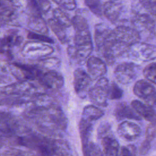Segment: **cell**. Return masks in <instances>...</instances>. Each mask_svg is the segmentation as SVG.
<instances>
[{"mask_svg": "<svg viewBox=\"0 0 156 156\" xmlns=\"http://www.w3.org/2000/svg\"><path fill=\"white\" fill-rule=\"evenodd\" d=\"M27 116L34 121L38 128L45 132L65 130L68 125L64 113L54 104L49 106L35 104L29 109Z\"/></svg>", "mask_w": 156, "mask_h": 156, "instance_id": "obj_1", "label": "cell"}, {"mask_svg": "<svg viewBox=\"0 0 156 156\" xmlns=\"http://www.w3.org/2000/svg\"><path fill=\"white\" fill-rule=\"evenodd\" d=\"M109 37L126 52L129 47L139 42L141 38L140 34L134 28L122 24L119 25L112 29Z\"/></svg>", "mask_w": 156, "mask_h": 156, "instance_id": "obj_2", "label": "cell"}, {"mask_svg": "<svg viewBox=\"0 0 156 156\" xmlns=\"http://www.w3.org/2000/svg\"><path fill=\"white\" fill-rule=\"evenodd\" d=\"M125 55L129 59L135 62L151 61L156 58V46L139 41L129 47Z\"/></svg>", "mask_w": 156, "mask_h": 156, "instance_id": "obj_3", "label": "cell"}, {"mask_svg": "<svg viewBox=\"0 0 156 156\" xmlns=\"http://www.w3.org/2000/svg\"><path fill=\"white\" fill-rule=\"evenodd\" d=\"M53 51V48L48 44L37 41H29L23 45L21 53L27 59L41 60L48 57Z\"/></svg>", "mask_w": 156, "mask_h": 156, "instance_id": "obj_4", "label": "cell"}, {"mask_svg": "<svg viewBox=\"0 0 156 156\" xmlns=\"http://www.w3.org/2000/svg\"><path fill=\"white\" fill-rule=\"evenodd\" d=\"M11 74L20 82H28L38 79L42 71L36 65L12 63L9 65Z\"/></svg>", "mask_w": 156, "mask_h": 156, "instance_id": "obj_5", "label": "cell"}, {"mask_svg": "<svg viewBox=\"0 0 156 156\" xmlns=\"http://www.w3.org/2000/svg\"><path fill=\"white\" fill-rule=\"evenodd\" d=\"M110 83L106 77L98 79L90 88L88 96L91 102L96 106L105 107L107 104L108 90Z\"/></svg>", "mask_w": 156, "mask_h": 156, "instance_id": "obj_6", "label": "cell"}, {"mask_svg": "<svg viewBox=\"0 0 156 156\" xmlns=\"http://www.w3.org/2000/svg\"><path fill=\"white\" fill-rule=\"evenodd\" d=\"M140 67L133 62H122L115 69L114 76L116 80L122 85L131 83L136 77Z\"/></svg>", "mask_w": 156, "mask_h": 156, "instance_id": "obj_7", "label": "cell"}, {"mask_svg": "<svg viewBox=\"0 0 156 156\" xmlns=\"http://www.w3.org/2000/svg\"><path fill=\"white\" fill-rule=\"evenodd\" d=\"M133 91L145 104L156 107V90L149 82L145 80H138L133 86Z\"/></svg>", "mask_w": 156, "mask_h": 156, "instance_id": "obj_8", "label": "cell"}, {"mask_svg": "<svg viewBox=\"0 0 156 156\" xmlns=\"http://www.w3.org/2000/svg\"><path fill=\"white\" fill-rule=\"evenodd\" d=\"M73 76V85L76 94L80 98H85L91 87L93 79L88 73L81 68L76 69Z\"/></svg>", "mask_w": 156, "mask_h": 156, "instance_id": "obj_9", "label": "cell"}, {"mask_svg": "<svg viewBox=\"0 0 156 156\" xmlns=\"http://www.w3.org/2000/svg\"><path fill=\"white\" fill-rule=\"evenodd\" d=\"M21 126L19 121L11 114L1 112V137L12 138L20 132Z\"/></svg>", "mask_w": 156, "mask_h": 156, "instance_id": "obj_10", "label": "cell"}, {"mask_svg": "<svg viewBox=\"0 0 156 156\" xmlns=\"http://www.w3.org/2000/svg\"><path fill=\"white\" fill-rule=\"evenodd\" d=\"M38 80L43 87L50 90H58L64 84L63 76L55 70L42 71Z\"/></svg>", "mask_w": 156, "mask_h": 156, "instance_id": "obj_11", "label": "cell"}, {"mask_svg": "<svg viewBox=\"0 0 156 156\" xmlns=\"http://www.w3.org/2000/svg\"><path fill=\"white\" fill-rule=\"evenodd\" d=\"M93 43L69 44L67 48L69 57L74 62L81 63L88 59L93 51Z\"/></svg>", "mask_w": 156, "mask_h": 156, "instance_id": "obj_12", "label": "cell"}, {"mask_svg": "<svg viewBox=\"0 0 156 156\" xmlns=\"http://www.w3.org/2000/svg\"><path fill=\"white\" fill-rule=\"evenodd\" d=\"M132 23L134 28L140 35L141 33L147 32L152 34L154 30V19L147 13H136L133 16Z\"/></svg>", "mask_w": 156, "mask_h": 156, "instance_id": "obj_13", "label": "cell"}, {"mask_svg": "<svg viewBox=\"0 0 156 156\" xmlns=\"http://www.w3.org/2000/svg\"><path fill=\"white\" fill-rule=\"evenodd\" d=\"M87 73L93 80H98L107 73V66L105 62L96 56H90L87 60Z\"/></svg>", "mask_w": 156, "mask_h": 156, "instance_id": "obj_14", "label": "cell"}, {"mask_svg": "<svg viewBox=\"0 0 156 156\" xmlns=\"http://www.w3.org/2000/svg\"><path fill=\"white\" fill-rule=\"evenodd\" d=\"M118 135L126 140L132 141L138 138L141 134V129L135 122L124 121L121 122L117 129Z\"/></svg>", "mask_w": 156, "mask_h": 156, "instance_id": "obj_15", "label": "cell"}, {"mask_svg": "<svg viewBox=\"0 0 156 156\" xmlns=\"http://www.w3.org/2000/svg\"><path fill=\"white\" fill-rule=\"evenodd\" d=\"M131 106L141 118L156 125V110L153 107L138 100L132 101Z\"/></svg>", "mask_w": 156, "mask_h": 156, "instance_id": "obj_16", "label": "cell"}, {"mask_svg": "<svg viewBox=\"0 0 156 156\" xmlns=\"http://www.w3.org/2000/svg\"><path fill=\"white\" fill-rule=\"evenodd\" d=\"M121 1H107L104 4V15L113 24H116L119 20L122 11Z\"/></svg>", "mask_w": 156, "mask_h": 156, "instance_id": "obj_17", "label": "cell"}, {"mask_svg": "<svg viewBox=\"0 0 156 156\" xmlns=\"http://www.w3.org/2000/svg\"><path fill=\"white\" fill-rule=\"evenodd\" d=\"M16 1H5L1 0L0 2V16L1 26L9 23L16 18V7H20L16 4Z\"/></svg>", "mask_w": 156, "mask_h": 156, "instance_id": "obj_18", "label": "cell"}, {"mask_svg": "<svg viewBox=\"0 0 156 156\" xmlns=\"http://www.w3.org/2000/svg\"><path fill=\"white\" fill-rule=\"evenodd\" d=\"M114 115L116 119L118 121L124 119L139 121L141 119V118L133 108V107L124 102H119L116 105L114 110Z\"/></svg>", "mask_w": 156, "mask_h": 156, "instance_id": "obj_19", "label": "cell"}, {"mask_svg": "<svg viewBox=\"0 0 156 156\" xmlns=\"http://www.w3.org/2000/svg\"><path fill=\"white\" fill-rule=\"evenodd\" d=\"M23 41V37L15 31H9L3 35L1 40V53L11 54L10 49L20 45Z\"/></svg>", "mask_w": 156, "mask_h": 156, "instance_id": "obj_20", "label": "cell"}, {"mask_svg": "<svg viewBox=\"0 0 156 156\" xmlns=\"http://www.w3.org/2000/svg\"><path fill=\"white\" fill-rule=\"evenodd\" d=\"M50 147L56 156H76L69 143L62 139H50Z\"/></svg>", "mask_w": 156, "mask_h": 156, "instance_id": "obj_21", "label": "cell"}, {"mask_svg": "<svg viewBox=\"0 0 156 156\" xmlns=\"http://www.w3.org/2000/svg\"><path fill=\"white\" fill-rule=\"evenodd\" d=\"M101 143L104 156H119V145L112 133L103 136Z\"/></svg>", "mask_w": 156, "mask_h": 156, "instance_id": "obj_22", "label": "cell"}, {"mask_svg": "<svg viewBox=\"0 0 156 156\" xmlns=\"http://www.w3.org/2000/svg\"><path fill=\"white\" fill-rule=\"evenodd\" d=\"M111 29L104 24H97L94 27V40L97 50L100 52L103 48L105 40Z\"/></svg>", "mask_w": 156, "mask_h": 156, "instance_id": "obj_23", "label": "cell"}, {"mask_svg": "<svg viewBox=\"0 0 156 156\" xmlns=\"http://www.w3.org/2000/svg\"><path fill=\"white\" fill-rule=\"evenodd\" d=\"M27 27L31 32L46 35L48 27L42 16H29Z\"/></svg>", "mask_w": 156, "mask_h": 156, "instance_id": "obj_24", "label": "cell"}, {"mask_svg": "<svg viewBox=\"0 0 156 156\" xmlns=\"http://www.w3.org/2000/svg\"><path fill=\"white\" fill-rule=\"evenodd\" d=\"M79 130L82 147L87 146L90 143L89 139L93 130L92 122L81 118L79 124Z\"/></svg>", "mask_w": 156, "mask_h": 156, "instance_id": "obj_25", "label": "cell"}, {"mask_svg": "<svg viewBox=\"0 0 156 156\" xmlns=\"http://www.w3.org/2000/svg\"><path fill=\"white\" fill-rule=\"evenodd\" d=\"M48 24L55 35L62 43H65L68 41L67 29L68 27L55 21L51 18L48 20Z\"/></svg>", "mask_w": 156, "mask_h": 156, "instance_id": "obj_26", "label": "cell"}, {"mask_svg": "<svg viewBox=\"0 0 156 156\" xmlns=\"http://www.w3.org/2000/svg\"><path fill=\"white\" fill-rule=\"evenodd\" d=\"M104 115V112L94 105H86L82 113V118L91 122L100 119Z\"/></svg>", "mask_w": 156, "mask_h": 156, "instance_id": "obj_27", "label": "cell"}, {"mask_svg": "<svg viewBox=\"0 0 156 156\" xmlns=\"http://www.w3.org/2000/svg\"><path fill=\"white\" fill-rule=\"evenodd\" d=\"M60 65V60L56 57H46L40 60L36 65L40 68L41 70L44 69L45 71L56 70Z\"/></svg>", "mask_w": 156, "mask_h": 156, "instance_id": "obj_28", "label": "cell"}, {"mask_svg": "<svg viewBox=\"0 0 156 156\" xmlns=\"http://www.w3.org/2000/svg\"><path fill=\"white\" fill-rule=\"evenodd\" d=\"M52 18L58 23L69 28L72 26L71 20L69 16L60 8H55L52 10Z\"/></svg>", "mask_w": 156, "mask_h": 156, "instance_id": "obj_29", "label": "cell"}, {"mask_svg": "<svg viewBox=\"0 0 156 156\" xmlns=\"http://www.w3.org/2000/svg\"><path fill=\"white\" fill-rule=\"evenodd\" d=\"M71 21L75 32L90 30L88 21L82 15H76L74 16L71 19Z\"/></svg>", "mask_w": 156, "mask_h": 156, "instance_id": "obj_30", "label": "cell"}, {"mask_svg": "<svg viewBox=\"0 0 156 156\" xmlns=\"http://www.w3.org/2000/svg\"><path fill=\"white\" fill-rule=\"evenodd\" d=\"M85 5L91 11L98 16L104 15V2L97 0H87L84 1Z\"/></svg>", "mask_w": 156, "mask_h": 156, "instance_id": "obj_31", "label": "cell"}, {"mask_svg": "<svg viewBox=\"0 0 156 156\" xmlns=\"http://www.w3.org/2000/svg\"><path fill=\"white\" fill-rule=\"evenodd\" d=\"M83 156H104L103 152L96 144L90 142L86 146L82 147Z\"/></svg>", "mask_w": 156, "mask_h": 156, "instance_id": "obj_32", "label": "cell"}, {"mask_svg": "<svg viewBox=\"0 0 156 156\" xmlns=\"http://www.w3.org/2000/svg\"><path fill=\"white\" fill-rule=\"evenodd\" d=\"M123 95L122 89L114 82L110 83L108 90V99H119Z\"/></svg>", "mask_w": 156, "mask_h": 156, "instance_id": "obj_33", "label": "cell"}, {"mask_svg": "<svg viewBox=\"0 0 156 156\" xmlns=\"http://www.w3.org/2000/svg\"><path fill=\"white\" fill-rule=\"evenodd\" d=\"M144 76L150 82L156 84V63H151L143 69Z\"/></svg>", "mask_w": 156, "mask_h": 156, "instance_id": "obj_34", "label": "cell"}, {"mask_svg": "<svg viewBox=\"0 0 156 156\" xmlns=\"http://www.w3.org/2000/svg\"><path fill=\"white\" fill-rule=\"evenodd\" d=\"M27 37L29 40H32V41H40L44 43H53L54 40L50 38L49 37L47 36L46 35L38 34L35 32H33L31 31L28 32L27 34Z\"/></svg>", "mask_w": 156, "mask_h": 156, "instance_id": "obj_35", "label": "cell"}, {"mask_svg": "<svg viewBox=\"0 0 156 156\" xmlns=\"http://www.w3.org/2000/svg\"><path fill=\"white\" fill-rule=\"evenodd\" d=\"M142 7L148 11L149 15L156 18V0H143L139 2Z\"/></svg>", "mask_w": 156, "mask_h": 156, "instance_id": "obj_36", "label": "cell"}, {"mask_svg": "<svg viewBox=\"0 0 156 156\" xmlns=\"http://www.w3.org/2000/svg\"><path fill=\"white\" fill-rule=\"evenodd\" d=\"M3 155L4 156H40L37 154L15 148L7 149L4 152Z\"/></svg>", "mask_w": 156, "mask_h": 156, "instance_id": "obj_37", "label": "cell"}, {"mask_svg": "<svg viewBox=\"0 0 156 156\" xmlns=\"http://www.w3.org/2000/svg\"><path fill=\"white\" fill-rule=\"evenodd\" d=\"M35 2L41 15L47 14L51 8V4L49 1L40 0V1H35Z\"/></svg>", "mask_w": 156, "mask_h": 156, "instance_id": "obj_38", "label": "cell"}, {"mask_svg": "<svg viewBox=\"0 0 156 156\" xmlns=\"http://www.w3.org/2000/svg\"><path fill=\"white\" fill-rule=\"evenodd\" d=\"M112 133L111 126L107 122H102L98 129V136L99 138H102L103 136Z\"/></svg>", "mask_w": 156, "mask_h": 156, "instance_id": "obj_39", "label": "cell"}, {"mask_svg": "<svg viewBox=\"0 0 156 156\" xmlns=\"http://www.w3.org/2000/svg\"><path fill=\"white\" fill-rule=\"evenodd\" d=\"M54 2L62 8L68 10H73L76 7V2L75 1H54Z\"/></svg>", "mask_w": 156, "mask_h": 156, "instance_id": "obj_40", "label": "cell"}, {"mask_svg": "<svg viewBox=\"0 0 156 156\" xmlns=\"http://www.w3.org/2000/svg\"><path fill=\"white\" fill-rule=\"evenodd\" d=\"M119 156H136L135 147L133 145L122 146Z\"/></svg>", "mask_w": 156, "mask_h": 156, "instance_id": "obj_41", "label": "cell"}, {"mask_svg": "<svg viewBox=\"0 0 156 156\" xmlns=\"http://www.w3.org/2000/svg\"><path fill=\"white\" fill-rule=\"evenodd\" d=\"M156 137V125L150 124L146 130V139L151 142Z\"/></svg>", "mask_w": 156, "mask_h": 156, "instance_id": "obj_42", "label": "cell"}, {"mask_svg": "<svg viewBox=\"0 0 156 156\" xmlns=\"http://www.w3.org/2000/svg\"><path fill=\"white\" fill-rule=\"evenodd\" d=\"M151 143L150 141L146 139L142 142L139 149V152L141 155H145L148 152L151 148Z\"/></svg>", "mask_w": 156, "mask_h": 156, "instance_id": "obj_43", "label": "cell"}]
</instances>
